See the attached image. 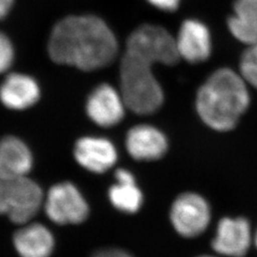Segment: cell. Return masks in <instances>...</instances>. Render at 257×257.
I'll list each match as a JSON object with an SVG mask.
<instances>
[{
    "instance_id": "3957f363",
    "label": "cell",
    "mask_w": 257,
    "mask_h": 257,
    "mask_svg": "<svg viewBox=\"0 0 257 257\" xmlns=\"http://www.w3.org/2000/svg\"><path fill=\"white\" fill-rule=\"evenodd\" d=\"M248 84L240 73L229 68L216 70L198 90L196 110L211 128L228 132L234 128L248 110Z\"/></svg>"
},
{
    "instance_id": "7402d4cb",
    "label": "cell",
    "mask_w": 257,
    "mask_h": 257,
    "mask_svg": "<svg viewBox=\"0 0 257 257\" xmlns=\"http://www.w3.org/2000/svg\"><path fill=\"white\" fill-rule=\"evenodd\" d=\"M247 52H248L249 55H251L255 60H257V42L254 43L253 45L251 46H248L247 49Z\"/></svg>"
},
{
    "instance_id": "e0dca14e",
    "label": "cell",
    "mask_w": 257,
    "mask_h": 257,
    "mask_svg": "<svg viewBox=\"0 0 257 257\" xmlns=\"http://www.w3.org/2000/svg\"><path fill=\"white\" fill-rule=\"evenodd\" d=\"M239 70L246 83L257 90V60L248 54L247 50L241 56Z\"/></svg>"
},
{
    "instance_id": "4fadbf2b",
    "label": "cell",
    "mask_w": 257,
    "mask_h": 257,
    "mask_svg": "<svg viewBox=\"0 0 257 257\" xmlns=\"http://www.w3.org/2000/svg\"><path fill=\"white\" fill-rule=\"evenodd\" d=\"M39 96L38 84L27 74H8L0 84V101L9 109H27L39 99Z\"/></svg>"
},
{
    "instance_id": "52a82bcc",
    "label": "cell",
    "mask_w": 257,
    "mask_h": 257,
    "mask_svg": "<svg viewBox=\"0 0 257 257\" xmlns=\"http://www.w3.org/2000/svg\"><path fill=\"white\" fill-rule=\"evenodd\" d=\"M253 242V234L245 217H224L216 227L211 248L219 256L244 257Z\"/></svg>"
},
{
    "instance_id": "8fae6325",
    "label": "cell",
    "mask_w": 257,
    "mask_h": 257,
    "mask_svg": "<svg viewBox=\"0 0 257 257\" xmlns=\"http://www.w3.org/2000/svg\"><path fill=\"white\" fill-rule=\"evenodd\" d=\"M13 243L20 257H51L55 247L53 232L38 222L21 225L13 236Z\"/></svg>"
},
{
    "instance_id": "cb8c5ba5",
    "label": "cell",
    "mask_w": 257,
    "mask_h": 257,
    "mask_svg": "<svg viewBox=\"0 0 257 257\" xmlns=\"http://www.w3.org/2000/svg\"><path fill=\"white\" fill-rule=\"evenodd\" d=\"M253 243H254V245H255V247L257 248V230L256 232L254 233V235H253Z\"/></svg>"
},
{
    "instance_id": "ffe728a7",
    "label": "cell",
    "mask_w": 257,
    "mask_h": 257,
    "mask_svg": "<svg viewBox=\"0 0 257 257\" xmlns=\"http://www.w3.org/2000/svg\"><path fill=\"white\" fill-rule=\"evenodd\" d=\"M92 257H134L127 250L119 248H103L97 249Z\"/></svg>"
},
{
    "instance_id": "7c38bea8",
    "label": "cell",
    "mask_w": 257,
    "mask_h": 257,
    "mask_svg": "<svg viewBox=\"0 0 257 257\" xmlns=\"http://www.w3.org/2000/svg\"><path fill=\"white\" fill-rule=\"evenodd\" d=\"M126 147L133 158L152 161L165 156L168 150V141L164 134L156 127L138 125L128 131Z\"/></svg>"
},
{
    "instance_id": "6da1fadb",
    "label": "cell",
    "mask_w": 257,
    "mask_h": 257,
    "mask_svg": "<svg viewBox=\"0 0 257 257\" xmlns=\"http://www.w3.org/2000/svg\"><path fill=\"white\" fill-rule=\"evenodd\" d=\"M179 59L175 38L165 28L153 24L137 28L128 37L120 64L121 94L127 108L138 114L156 112L163 104L164 94L153 66H173Z\"/></svg>"
},
{
    "instance_id": "ba28073f",
    "label": "cell",
    "mask_w": 257,
    "mask_h": 257,
    "mask_svg": "<svg viewBox=\"0 0 257 257\" xmlns=\"http://www.w3.org/2000/svg\"><path fill=\"white\" fill-rule=\"evenodd\" d=\"M125 107L127 106L121 92L109 84H101L90 94L86 110L95 124L109 128L123 119Z\"/></svg>"
},
{
    "instance_id": "ac0fdd59",
    "label": "cell",
    "mask_w": 257,
    "mask_h": 257,
    "mask_svg": "<svg viewBox=\"0 0 257 257\" xmlns=\"http://www.w3.org/2000/svg\"><path fill=\"white\" fill-rule=\"evenodd\" d=\"M14 47L4 33L0 32V74L7 71L14 60Z\"/></svg>"
},
{
    "instance_id": "9c48e42d",
    "label": "cell",
    "mask_w": 257,
    "mask_h": 257,
    "mask_svg": "<svg viewBox=\"0 0 257 257\" xmlns=\"http://www.w3.org/2000/svg\"><path fill=\"white\" fill-rule=\"evenodd\" d=\"M175 46L180 58L193 64L201 63L211 56V33L201 21L187 19L178 31Z\"/></svg>"
},
{
    "instance_id": "44dd1931",
    "label": "cell",
    "mask_w": 257,
    "mask_h": 257,
    "mask_svg": "<svg viewBox=\"0 0 257 257\" xmlns=\"http://www.w3.org/2000/svg\"><path fill=\"white\" fill-rule=\"evenodd\" d=\"M14 1L15 0H0V19H4L8 15Z\"/></svg>"
},
{
    "instance_id": "7a4b0ae2",
    "label": "cell",
    "mask_w": 257,
    "mask_h": 257,
    "mask_svg": "<svg viewBox=\"0 0 257 257\" xmlns=\"http://www.w3.org/2000/svg\"><path fill=\"white\" fill-rule=\"evenodd\" d=\"M116 37L103 19L92 16H69L53 28L48 51L58 64L82 71L101 69L115 59Z\"/></svg>"
},
{
    "instance_id": "5b68a950",
    "label": "cell",
    "mask_w": 257,
    "mask_h": 257,
    "mask_svg": "<svg viewBox=\"0 0 257 257\" xmlns=\"http://www.w3.org/2000/svg\"><path fill=\"white\" fill-rule=\"evenodd\" d=\"M47 217L57 225H79L87 220L90 207L74 184L61 182L54 185L44 197Z\"/></svg>"
},
{
    "instance_id": "277c9868",
    "label": "cell",
    "mask_w": 257,
    "mask_h": 257,
    "mask_svg": "<svg viewBox=\"0 0 257 257\" xmlns=\"http://www.w3.org/2000/svg\"><path fill=\"white\" fill-rule=\"evenodd\" d=\"M40 186L27 176L0 178V215L15 224L31 222L44 203Z\"/></svg>"
},
{
    "instance_id": "9a60e30c",
    "label": "cell",
    "mask_w": 257,
    "mask_h": 257,
    "mask_svg": "<svg viewBox=\"0 0 257 257\" xmlns=\"http://www.w3.org/2000/svg\"><path fill=\"white\" fill-rule=\"evenodd\" d=\"M116 183L109 190V199L111 205L124 213L138 212L143 204V193L136 183V178L131 172L118 169L115 172Z\"/></svg>"
},
{
    "instance_id": "8992f818",
    "label": "cell",
    "mask_w": 257,
    "mask_h": 257,
    "mask_svg": "<svg viewBox=\"0 0 257 257\" xmlns=\"http://www.w3.org/2000/svg\"><path fill=\"white\" fill-rule=\"evenodd\" d=\"M170 220L178 235L184 238H196L207 230L211 223V207L200 194L184 193L173 203Z\"/></svg>"
},
{
    "instance_id": "5bb4252c",
    "label": "cell",
    "mask_w": 257,
    "mask_h": 257,
    "mask_svg": "<svg viewBox=\"0 0 257 257\" xmlns=\"http://www.w3.org/2000/svg\"><path fill=\"white\" fill-rule=\"evenodd\" d=\"M32 167V152L24 141L14 136L0 139V178L27 176Z\"/></svg>"
},
{
    "instance_id": "30bf717a",
    "label": "cell",
    "mask_w": 257,
    "mask_h": 257,
    "mask_svg": "<svg viewBox=\"0 0 257 257\" xmlns=\"http://www.w3.org/2000/svg\"><path fill=\"white\" fill-rule=\"evenodd\" d=\"M77 163L94 174H103L116 163L117 151L110 140L97 137L79 138L75 143Z\"/></svg>"
},
{
    "instance_id": "603a6c76",
    "label": "cell",
    "mask_w": 257,
    "mask_h": 257,
    "mask_svg": "<svg viewBox=\"0 0 257 257\" xmlns=\"http://www.w3.org/2000/svg\"><path fill=\"white\" fill-rule=\"evenodd\" d=\"M196 257H219V255H211V254H201V255H198Z\"/></svg>"
},
{
    "instance_id": "d6986e66",
    "label": "cell",
    "mask_w": 257,
    "mask_h": 257,
    "mask_svg": "<svg viewBox=\"0 0 257 257\" xmlns=\"http://www.w3.org/2000/svg\"><path fill=\"white\" fill-rule=\"evenodd\" d=\"M147 2L156 9L172 13L179 8L181 0H147Z\"/></svg>"
},
{
    "instance_id": "2e32d148",
    "label": "cell",
    "mask_w": 257,
    "mask_h": 257,
    "mask_svg": "<svg viewBox=\"0 0 257 257\" xmlns=\"http://www.w3.org/2000/svg\"><path fill=\"white\" fill-rule=\"evenodd\" d=\"M228 28L238 41L248 46L257 42V0H234Z\"/></svg>"
}]
</instances>
